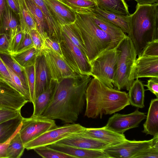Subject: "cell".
<instances>
[{
	"label": "cell",
	"mask_w": 158,
	"mask_h": 158,
	"mask_svg": "<svg viewBox=\"0 0 158 158\" xmlns=\"http://www.w3.org/2000/svg\"><path fill=\"white\" fill-rule=\"evenodd\" d=\"M44 56L52 79L58 83L63 79L75 78L81 75L76 73L63 57L54 51L44 48L41 50Z\"/></svg>",
	"instance_id": "11"
},
{
	"label": "cell",
	"mask_w": 158,
	"mask_h": 158,
	"mask_svg": "<svg viewBox=\"0 0 158 158\" xmlns=\"http://www.w3.org/2000/svg\"><path fill=\"white\" fill-rule=\"evenodd\" d=\"M91 77L81 75L56 83L52 99L41 116L74 123L84 109L86 90Z\"/></svg>",
	"instance_id": "1"
},
{
	"label": "cell",
	"mask_w": 158,
	"mask_h": 158,
	"mask_svg": "<svg viewBox=\"0 0 158 158\" xmlns=\"http://www.w3.org/2000/svg\"><path fill=\"white\" fill-rule=\"evenodd\" d=\"M118 53L117 47L101 53L91 64L90 76L107 86L114 88L113 83L117 69Z\"/></svg>",
	"instance_id": "6"
},
{
	"label": "cell",
	"mask_w": 158,
	"mask_h": 158,
	"mask_svg": "<svg viewBox=\"0 0 158 158\" xmlns=\"http://www.w3.org/2000/svg\"><path fill=\"white\" fill-rule=\"evenodd\" d=\"M33 46V43L29 33H23L22 41L15 54L20 53Z\"/></svg>",
	"instance_id": "42"
},
{
	"label": "cell",
	"mask_w": 158,
	"mask_h": 158,
	"mask_svg": "<svg viewBox=\"0 0 158 158\" xmlns=\"http://www.w3.org/2000/svg\"><path fill=\"white\" fill-rule=\"evenodd\" d=\"M134 158H158V143L142 151Z\"/></svg>",
	"instance_id": "40"
},
{
	"label": "cell",
	"mask_w": 158,
	"mask_h": 158,
	"mask_svg": "<svg viewBox=\"0 0 158 158\" xmlns=\"http://www.w3.org/2000/svg\"><path fill=\"white\" fill-rule=\"evenodd\" d=\"M145 113L137 109L134 112L126 114L114 113L110 117L105 127L118 134H123L127 130L137 127L146 118Z\"/></svg>",
	"instance_id": "12"
},
{
	"label": "cell",
	"mask_w": 158,
	"mask_h": 158,
	"mask_svg": "<svg viewBox=\"0 0 158 158\" xmlns=\"http://www.w3.org/2000/svg\"><path fill=\"white\" fill-rule=\"evenodd\" d=\"M32 0L40 8L43 14L47 26L48 37L60 43L62 40L61 26L43 0Z\"/></svg>",
	"instance_id": "18"
},
{
	"label": "cell",
	"mask_w": 158,
	"mask_h": 158,
	"mask_svg": "<svg viewBox=\"0 0 158 158\" xmlns=\"http://www.w3.org/2000/svg\"><path fill=\"white\" fill-rule=\"evenodd\" d=\"M74 23L81 34L90 64L103 52L116 48L120 43L100 28L90 14L76 13Z\"/></svg>",
	"instance_id": "4"
},
{
	"label": "cell",
	"mask_w": 158,
	"mask_h": 158,
	"mask_svg": "<svg viewBox=\"0 0 158 158\" xmlns=\"http://www.w3.org/2000/svg\"><path fill=\"white\" fill-rule=\"evenodd\" d=\"M6 0H0V33L2 26V15Z\"/></svg>",
	"instance_id": "50"
},
{
	"label": "cell",
	"mask_w": 158,
	"mask_h": 158,
	"mask_svg": "<svg viewBox=\"0 0 158 158\" xmlns=\"http://www.w3.org/2000/svg\"><path fill=\"white\" fill-rule=\"evenodd\" d=\"M48 146L72 156L74 158H109L101 150L84 149L57 143Z\"/></svg>",
	"instance_id": "20"
},
{
	"label": "cell",
	"mask_w": 158,
	"mask_h": 158,
	"mask_svg": "<svg viewBox=\"0 0 158 158\" xmlns=\"http://www.w3.org/2000/svg\"><path fill=\"white\" fill-rule=\"evenodd\" d=\"M23 33L20 30L13 37L10 38L9 51L11 55L15 54L23 38Z\"/></svg>",
	"instance_id": "39"
},
{
	"label": "cell",
	"mask_w": 158,
	"mask_h": 158,
	"mask_svg": "<svg viewBox=\"0 0 158 158\" xmlns=\"http://www.w3.org/2000/svg\"><path fill=\"white\" fill-rule=\"evenodd\" d=\"M7 3L13 12L17 16L19 11L18 0H6Z\"/></svg>",
	"instance_id": "48"
},
{
	"label": "cell",
	"mask_w": 158,
	"mask_h": 158,
	"mask_svg": "<svg viewBox=\"0 0 158 158\" xmlns=\"http://www.w3.org/2000/svg\"><path fill=\"white\" fill-rule=\"evenodd\" d=\"M41 52L37 50L33 46L20 53L11 56L20 65L24 68L34 65L37 57Z\"/></svg>",
	"instance_id": "33"
},
{
	"label": "cell",
	"mask_w": 158,
	"mask_h": 158,
	"mask_svg": "<svg viewBox=\"0 0 158 158\" xmlns=\"http://www.w3.org/2000/svg\"><path fill=\"white\" fill-rule=\"evenodd\" d=\"M10 37L4 33H0V54L11 55L9 51Z\"/></svg>",
	"instance_id": "45"
},
{
	"label": "cell",
	"mask_w": 158,
	"mask_h": 158,
	"mask_svg": "<svg viewBox=\"0 0 158 158\" xmlns=\"http://www.w3.org/2000/svg\"><path fill=\"white\" fill-rule=\"evenodd\" d=\"M19 11L18 15L21 30L23 33H29L36 29V23L29 11L24 0H18Z\"/></svg>",
	"instance_id": "29"
},
{
	"label": "cell",
	"mask_w": 158,
	"mask_h": 158,
	"mask_svg": "<svg viewBox=\"0 0 158 158\" xmlns=\"http://www.w3.org/2000/svg\"><path fill=\"white\" fill-rule=\"evenodd\" d=\"M60 44L64 59L73 69L80 75L90 76L91 65L86 55L62 31Z\"/></svg>",
	"instance_id": "7"
},
{
	"label": "cell",
	"mask_w": 158,
	"mask_h": 158,
	"mask_svg": "<svg viewBox=\"0 0 158 158\" xmlns=\"http://www.w3.org/2000/svg\"><path fill=\"white\" fill-rule=\"evenodd\" d=\"M158 77V56H139L132 68L129 80L132 85L135 79L143 77Z\"/></svg>",
	"instance_id": "13"
},
{
	"label": "cell",
	"mask_w": 158,
	"mask_h": 158,
	"mask_svg": "<svg viewBox=\"0 0 158 158\" xmlns=\"http://www.w3.org/2000/svg\"><path fill=\"white\" fill-rule=\"evenodd\" d=\"M29 33L33 43L34 46L37 50L41 51L43 49L44 40L36 29L31 31Z\"/></svg>",
	"instance_id": "44"
},
{
	"label": "cell",
	"mask_w": 158,
	"mask_h": 158,
	"mask_svg": "<svg viewBox=\"0 0 158 158\" xmlns=\"http://www.w3.org/2000/svg\"><path fill=\"white\" fill-rule=\"evenodd\" d=\"M57 126L53 119L32 115L30 118H23L19 132L24 145Z\"/></svg>",
	"instance_id": "9"
},
{
	"label": "cell",
	"mask_w": 158,
	"mask_h": 158,
	"mask_svg": "<svg viewBox=\"0 0 158 158\" xmlns=\"http://www.w3.org/2000/svg\"><path fill=\"white\" fill-rule=\"evenodd\" d=\"M20 114V110L0 108V123L16 117Z\"/></svg>",
	"instance_id": "41"
},
{
	"label": "cell",
	"mask_w": 158,
	"mask_h": 158,
	"mask_svg": "<svg viewBox=\"0 0 158 158\" xmlns=\"http://www.w3.org/2000/svg\"><path fill=\"white\" fill-rule=\"evenodd\" d=\"M158 142V135L149 140H130L110 145L102 150L109 158H134L142 151Z\"/></svg>",
	"instance_id": "10"
},
{
	"label": "cell",
	"mask_w": 158,
	"mask_h": 158,
	"mask_svg": "<svg viewBox=\"0 0 158 158\" xmlns=\"http://www.w3.org/2000/svg\"><path fill=\"white\" fill-rule=\"evenodd\" d=\"M85 115L89 118H102L123 109L130 103L128 93L110 88L97 79L92 78L86 89Z\"/></svg>",
	"instance_id": "2"
},
{
	"label": "cell",
	"mask_w": 158,
	"mask_h": 158,
	"mask_svg": "<svg viewBox=\"0 0 158 158\" xmlns=\"http://www.w3.org/2000/svg\"><path fill=\"white\" fill-rule=\"evenodd\" d=\"M36 24V29L43 40L48 37L45 20L41 10L32 0H24Z\"/></svg>",
	"instance_id": "27"
},
{
	"label": "cell",
	"mask_w": 158,
	"mask_h": 158,
	"mask_svg": "<svg viewBox=\"0 0 158 158\" xmlns=\"http://www.w3.org/2000/svg\"><path fill=\"white\" fill-rule=\"evenodd\" d=\"M44 48L51 49L63 57L60 43L55 41L48 37L45 38L44 40L42 49Z\"/></svg>",
	"instance_id": "43"
},
{
	"label": "cell",
	"mask_w": 158,
	"mask_h": 158,
	"mask_svg": "<svg viewBox=\"0 0 158 158\" xmlns=\"http://www.w3.org/2000/svg\"><path fill=\"white\" fill-rule=\"evenodd\" d=\"M70 9L77 13L91 14L97 5L96 0H60Z\"/></svg>",
	"instance_id": "31"
},
{
	"label": "cell",
	"mask_w": 158,
	"mask_h": 158,
	"mask_svg": "<svg viewBox=\"0 0 158 158\" xmlns=\"http://www.w3.org/2000/svg\"><path fill=\"white\" fill-rule=\"evenodd\" d=\"M34 65L35 100L39 95L48 88L51 83L52 78L44 56L42 51L37 57Z\"/></svg>",
	"instance_id": "14"
},
{
	"label": "cell",
	"mask_w": 158,
	"mask_h": 158,
	"mask_svg": "<svg viewBox=\"0 0 158 158\" xmlns=\"http://www.w3.org/2000/svg\"><path fill=\"white\" fill-rule=\"evenodd\" d=\"M19 129L9 142L6 150L7 158H19L23 154L25 148L19 132Z\"/></svg>",
	"instance_id": "34"
},
{
	"label": "cell",
	"mask_w": 158,
	"mask_h": 158,
	"mask_svg": "<svg viewBox=\"0 0 158 158\" xmlns=\"http://www.w3.org/2000/svg\"><path fill=\"white\" fill-rule=\"evenodd\" d=\"M56 83L52 79L48 88L35 100L33 103L34 110L32 115L35 116H41L44 112L52 99Z\"/></svg>",
	"instance_id": "24"
},
{
	"label": "cell",
	"mask_w": 158,
	"mask_h": 158,
	"mask_svg": "<svg viewBox=\"0 0 158 158\" xmlns=\"http://www.w3.org/2000/svg\"><path fill=\"white\" fill-rule=\"evenodd\" d=\"M94 23L102 30L111 36L116 42L119 43L127 36L118 26L97 16L92 13L89 14Z\"/></svg>",
	"instance_id": "25"
},
{
	"label": "cell",
	"mask_w": 158,
	"mask_h": 158,
	"mask_svg": "<svg viewBox=\"0 0 158 158\" xmlns=\"http://www.w3.org/2000/svg\"><path fill=\"white\" fill-rule=\"evenodd\" d=\"M158 56V40L148 43L139 56Z\"/></svg>",
	"instance_id": "38"
},
{
	"label": "cell",
	"mask_w": 158,
	"mask_h": 158,
	"mask_svg": "<svg viewBox=\"0 0 158 158\" xmlns=\"http://www.w3.org/2000/svg\"><path fill=\"white\" fill-rule=\"evenodd\" d=\"M15 14L9 6L6 0L3 12L0 33H4L10 38L20 30L19 21Z\"/></svg>",
	"instance_id": "22"
},
{
	"label": "cell",
	"mask_w": 158,
	"mask_h": 158,
	"mask_svg": "<svg viewBox=\"0 0 158 158\" xmlns=\"http://www.w3.org/2000/svg\"><path fill=\"white\" fill-rule=\"evenodd\" d=\"M34 150L37 154L44 158H74L72 156L48 146L39 147Z\"/></svg>",
	"instance_id": "36"
},
{
	"label": "cell",
	"mask_w": 158,
	"mask_h": 158,
	"mask_svg": "<svg viewBox=\"0 0 158 158\" xmlns=\"http://www.w3.org/2000/svg\"><path fill=\"white\" fill-rule=\"evenodd\" d=\"M146 118L142 132L153 136L158 135V98L151 100Z\"/></svg>",
	"instance_id": "23"
},
{
	"label": "cell",
	"mask_w": 158,
	"mask_h": 158,
	"mask_svg": "<svg viewBox=\"0 0 158 158\" xmlns=\"http://www.w3.org/2000/svg\"><path fill=\"white\" fill-rule=\"evenodd\" d=\"M25 75L29 88L31 102L33 103L35 100V75L34 65H32L24 68Z\"/></svg>",
	"instance_id": "37"
},
{
	"label": "cell",
	"mask_w": 158,
	"mask_h": 158,
	"mask_svg": "<svg viewBox=\"0 0 158 158\" xmlns=\"http://www.w3.org/2000/svg\"><path fill=\"white\" fill-rule=\"evenodd\" d=\"M11 77L8 69L0 56V81L10 86Z\"/></svg>",
	"instance_id": "46"
},
{
	"label": "cell",
	"mask_w": 158,
	"mask_h": 158,
	"mask_svg": "<svg viewBox=\"0 0 158 158\" xmlns=\"http://www.w3.org/2000/svg\"><path fill=\"white\" fill-rule=\"evenodd\" d=\"M28 102L19 92L0 81V108L21 110L22 107Z\"/></svg>",
	"instance_id": "15"
},
{
	"label": "cell",
	"mask_w": 158,
	"mask_h": 158,
	"mask_svg": "<svg viewBox=\"0 0 158 158\" xmlns=\"http://www.w3.org/2000/svg\"><path fill=\"white\" fill-rule=\"evenodd\" d=\"M0 56L5 64L18 76L24 86L29 90L27 81L24 68L20 65L13 59L11 55L0 54Z\"/></svg>",
	"instance_id": "35"
},
{
	"label": "cell",
	"mask_w": 158,
	"mask_h": 158,
	"mask_svg": "<svg viewBox=\"0 0 158 158\" xmlns=\"http://www.w3.org/2000/svg\"><path fill=\"white\" fill-rule=\"evenodd\" d=\"M43 0L61 26L75 22L76 13L69 8L60 0Z\"/></svg>",
	"instance_id": "17"
},
{
	"label": "cell",
	"mask_w": 158,
	"mask_h": 158,
	"mask_svg": "<svg viewBox=\"0 0 158 158\" xmlns=\"http://www.w3.org/2000/svg\"><path fill=\"white\" fill-rule=\"evenodd\" d=\"M23 118L20 114L0 123V143L7 142L15 135L20 128Z\"/></svg>",
	"instance_id": "26"
},
{
	"label": "cell",
	"mask_w": 158,
	"mask_h": 158,
	"mask_svg": "<svg viewBox=\"0 0 158 158\" xmlns=\"http://www.w3.org/2000/svg\"><path fill=\"white\" fill-rule=\"evenodd\" d=\"M118 56L117 69L113 84L117 89L129 91L131 84L129 78L137 54L133 43L127 36L117 46Z\"/></svg>",
	"instance_id": "5"
},
{
	"label": "cell",
	"mask_w": 158,
	"mask_h": 158,
	"mask_svg": "<svg viewBox=\"0 0 158 158\" xmlns=\"http://www.w3.org/2000/svg\"><path fill=\"white\" fill-rule=\"evenodd\" d=\"M139 5L153 4L158 3V0H134Z\"/></svg>",
	"instance_id": "51"
},
{
	"label": "cell",
	"mask_w": 158,
	"mask_h": 158,
	"mask_svg": "<svg viewBox=\"0 0 158 158\" xmlns=\"http://www.w3.org/2000/svg\"><path fill=\"white\" fill-rule=\"evenodd\" d=\"M144 85L158 98V77H151L148 80L147 84Z\"/></svg>",
	"instance_id": "47"
},
{
	"label": "cell",
	"mask_w": 158,
	"mask_h": 158,
	"mask_svg": "<svg viewBox=\"0 0 158 158\" xmlns=\"http://www.w3.org/2000/svg\"><path fill=\"white\" fill-rule=\"evenodd\" d=\"M145 91L142 82L138 79L134 80L128 93L130 105L137 108H143Z\"/></svg>",
	"instance_id": "28"
},
{
	"label": "cell",
	"mask_w": 158,
	"mask_h": 158,
	"mask_svg": "<svg viewBox=\"0 0 158 158\" xmlns=\"http://www.w3.org/2000/svg\"><path fill=\"white\" fill-rule=\"evenodd\" d=\"M84 149L102 150L110 145L83 135L81 132L73 134L56 143Z\"/></svg>",
	"instance_id": "16"
},
{
	"label": "cell",
	"mask_w": 158,
	"mask_h": 158,
	"mask_svg": "<svg viewBox=\"0 0 158 158\" xmlns=\"http://www.w3.org/2000/svg\"><path fill=\"white\" fill-rule=\"evenodd\" d=\"M92 12L97 16L120 27L124 33L129 31L130 15H121L100 9L97 5Z\"/></svg>",
	"instance_id": "21"
},
{
	"label": "cell",
	"mask_w": 158,
	"mask_h": 158,
	"mask_svg": "<svg viewBox=\"0 0 158 158\" xmlns=\"http://www.w3.org/2000/svg\"><path fill=\"white\" fill-rule=\"evenodd\" d=\"M61 29L71 41L86 55V48L81 34L75 23L62 25Z\"/></svg>",
	"instance_id": "32"
},
{
	"label": "cell",
	"mask_w": 158,
	"mask_h": 158,
	"mask_svg": "<svg viewBox=\"0 0 158 158\" xmlns=\"http://www.w3.org/2000/svg\"><path fill=\"white\" fill-rule=\"evenodd\" d=\"M81 133L85 136L107 143L110 145L120 143L127 139L124 134L112 131L106 128L105 126L101 128H85Z\"/></svg>",
	"instance_id": "19"
},
{
	"label": "cell",
	"mask_w": 158,
	"mask_h": 158,
	"mask_svg": "<svg viewBox=\"0 0 158 158\" xmlns=\"http://www.w3.org/2000/svg\"><path fill=\"white\" fill-rule=\"evenodd\" d=\"M11 138L6 143H0V158H7V148Z\"/></svg>",
	"instance_id": "49"
},
{
	"label": "cell",
	"mask_w": 158,
	"mask_h": 158,
	"mask_svg": "<svg viewBox=\"0 0 158 158\" xmlns=\"http://www.w3.org/2000/svg\"><path fill=\"white\" fill-rule=\"evenodd\" d=\"M100 9L119 15H130L128 7L124 0H96Z\"/></svg>",
	"instance_id": "30"
},
{
	"label": "cell",
	"mask_w": 158,
	"mask_h": 158,
	"mask_svg": "<svg viewBox=\"0 0 158 158\" xmlns=\"http://www.w3.org/2000/svg\"><path fill=\"white\" fill-rule=\"evenodd\" d=\"M129 28L127 35L139 56L148 43L158 40V3H137L135 11L130 15Z\"/></svg>",
	"instance_id": "3"
},
{
	"label": "cell",
	"mask_w": 158,
	"mask_h": 158,
	"mask_svg": "<svg viewBox=\"0 0 158 158\" xmlns=\"http://www.w3.org/2000/svg\"><path fill=\"white\" fill-rule=\"evenodd\" d=\"M85 128L80 124L75 123L57 126L25 144V148L29 150L40 147L48 146L73 134L81 132Z\"/></svg>",
	"instance_id": "8"
}]
</instances>
